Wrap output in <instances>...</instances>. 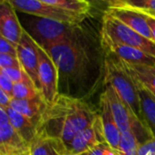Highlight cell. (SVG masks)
<instances>
[{
	"label": "cell",
	"mask_w": 155,
	"mask_h": 155,
	"mask_svg": "<svg viewBox=\"0 0 155 155\" xmlns=\"http://www.w3.org/2000/svg\"><path fill=\"white\" fill-rule=\"evenodd\" d=\"M98 116L99 111L83 100L59 93L52 104L47 105L38 124V134L60 140L67 147Z\"/></svg>",
	"instance_id": "obj_1"
},
{
	"label": "cell",
	"mask_w": 155,
	"mask_h": 155,
	"mask_svg": "<svg viewBox=\"0 0 155 155\" xmlns=\"http://www.w3.org/2000/svg\"><path fill=\"white\" fill-rule=\"evenodd\" d=\"M41 48L55 63L59 81L64 80L76 82L88 76L91 67V58L81 32Z\"/></svg>",
	"instance_id": "obj_2"
},
{
	"label": "cell",
	"mask_w": 155,
	"mask_h": 155,
	"mask_svg": "<svg viewBox=\"0 0 155 155\" xmlns=\"http://www.w3.org/2000/svg\"><path fill=\"white\" fill-rule=\"evenodd\" d=\"M23 29L40 47L70 38L81 32L80 25L18 12Z\"/></svg>",
	"instance_id": "obj_3"
},
{
	"label": "cell",
	"mask_w": 155,
	"mask_h": 155,
	"mask_svg": "<svg viewBox=\"0 0 155 155\" xmlns=\"http://www.w3.org/2000/svg\"><path fill=\"white\" fill-rule=\"evenodd\" d=\"M104 84L110 85L120 97L140 119V100L134 79L128 71L124 62L117 57L106 53L104 58Z\"/></svg>",
	"instance_id": "obj_4"
},
{
	"label": "cell",
	"mask_w": 155,
	"mask_h": 155,
	"mask_svg": "<svg viewBox=\"0 0 155 155\" xmlns=\"http://www.w3.org/2000/svg\"><path fill=\"white\" fill-rule=\"evenodd\" d=\"M101 42L125 45L139 48L155 57V43L137 33L117 18L104 12L101 26Z\"/></svg>",
	"instance_id": "obj_5"
},
{
	"label": "cell",
	"mask_w": 155,
	"mask_h": 155,
	"mask_svg": "<svg viewBox=\"0 0 155 155\" xmlns=\"http://www.w3.org/2000/svg\"><path fill=\"white\" fill-rule=\"evenodd\" d=\"M19 13L51 18L72 25H80L86 17L51 7L40 0H8Z\"/></svg>",
	"instance_id": "obj_6"
},
{
	"label": "cell",
	"mask_w": 155,
	"mask_h": 155,
	"mask_svg": "<svg viewBox=\"0 0 155 155\" xmlns=\"http://www.w3.org/2000/svg\"><path fill=\"white\" fill-rule=\"evenodd\" d=\"M38 54L39 91L45 102L49 105L52 104L59 95L58 71L51 58L39 45H38Z\"/></svg>",
	"instance_id": "obj_7"
},
{
	"label": "cell",
	"mask_w": 155,
	"mask_h": 155,
	"mask_svg": "<svg viewBox=\"0 0 155 155\" xmlns=\"http://www.w3.org/2000/svg\"><path fill=\"white\" fill-rule=\"evenodd\" d=\"M103 142L106 141L99 113L97 119L90 126L76 134V136L66 147V150L71 153L80 155Z\"/></svg>",
	"instance_id": "obj_8"
},
{
	"label": "cell",
	"mask_w": 155,
	"mask_h": 155,
	"mask_svg": "<svg viewBox=\"0 0 155 155\" xmlns=\"http://www.w3.org/2000/svg\"><path fill=\"white\" fill-rule=\"evenodd\" d=\"M17 57L19 60L21 68L26 71V73L29 76L37 88L39 90L38 73V45L25 30L19 43L17 45Z\"/></svg>",
	"instance_id": "obj_9"
},
{
	"label": "cell",
	"mask_w": 155,
	"mask_h": 155,
	"mask_svg": "<svg viewBox=\"0 0 155 155\" xmlns=\"http://www.w3.org/2000/svg\"><path fill=\"white\" fill-rule=\"evenodd\" d=\"M105 12L117 18L137 33L145 37L149 40L154 42L150 27L141 12L123 4L107 8Z\"/></svg>",
	"instance_id": "obj_10"
},
{
	"label": "cell",
	"mask_w": 155,
	"mask_h": 155,
	"mask_svg": "<svg viewBox=\"0 0 155 155\" xmlns=\"http://www.w3.org/2000/svg\"><path fill=\"white\" fill-rule=\"evenodd\" d=\"M23 33L17 10L9 1L5 0L0 4V34L17 47Z\"/></svg>",
	"instance_id": "obj_11"
},
{
	"label": "cell",
	"mask_w": 155,
	"mask_h": 155,
	"mask_svg": "<svg viewBox=\"0 0 155 155\" xmlns=\"http://www.w3.org/2000/svg\"><path fill=\"white\" fill-rule=\"evenodd\" d=\"M102 48L106 53H110L125 63L130 65L140 66H155V57L147 54L146 52L129 46L119 45L113 43L101 42Z\"/></svg>",
	"instance_id": "obj_12"
},
{
	"label": "cell",
	"mask_w": 155,
	"mask_h": 155,
	"mask_svg": "<svg viewBox=\"0 0 155 155\" xmlns=\"http://www.w3.org/2000/svg\"><path fill=\"white\" fill-rule=\"evenodd\" d=\"M100 117L102 124L103 134L105 141L113 149L119 150V145L120 141L121 132L114 120L110 104L102 93L100 98Z\"/></svg>",
	"instance_id": "obj_13"
},
{
	"label": "cell",
	"mask_w": 155,
	"mask_h": 155,
	"mask_svg": "<svg viewBox=\"0 0 155 155\" xmlns=\"http://www.w3.org/2000/svg\"><path fill=\"white\" fill-rule=\"evenodd\" d=\"M29 145L9 124L0 128V153L2 155H24Z\"/></svg>",
	"instance_id": "obj_14"
},
{
	"label": "cell",
	"mask_w": 155,
	"mask_h": 155,
	"mask_svg": "<svg viewBox=\"0 0 155 155\" xmlns=\"http://www.w3.org/2000/svg\"><path fill=\"white\" fill-rule=\"evenodd\" d=\"M137 89L140 100V120L145 124L153 139H155V97L137 81Z\"/></svg>",
	"instance_id": "obj_15"
},
{
	"label": "cell",
	"mask_w": 155,
	"mask_h": 155,
	"mask_svg": "<svg viewBox=\"0 0 155 155\" xmlns=\"http://www.w3.org/2000/svg\"><path fill=\"white\" fill-rule=\"evenodd\" d=\"M47 105L42 97L32 100H17L12 98L9 107L38 125Z\"/></svg>",
	"instance_id": "obj_16"
},
{
	"label": "cell",
	"mask_w": 155,
	"mask_h": 155,
	"mask_svg": "<svg viewBox=\"0 0 155 155\" xmlns=\"http://www.w3.org/2000/svg\"><path fill=\"white\" fill-rule=\"evenodd\" d=\"M6 110L9 117L10 125L29 145L38 134V125L28 118L14 110L11 107H8Z\"/></svg>",
	"instance_id": "obj_17"
},
{
	"label": "cell",
	"mask_w": 155,
	"mask_h": 155,
	"mask_svg": "<svg viewBox=\"0 0 155 155\" xmlns=\"http://www.w3.org/2000/svg\"><path fill=\"white\" fill-rule=\"evenodd\" d=\"M124 64L134 81L142 85L155 96V66L130 65L125 62Z\"/></svg>",
	"instance_id": "obj_18"
},
{
	"label": "cell",
	"mask_w": 155,
	"mask_h": 155,
	"mask_svg": "<svg viewBox=\"0 0 155 155\" xmlns=\"http://www.w3.org/2000/svg\"><path fill=\"white\" fill-rule=\"evenodd\" d=\"M62 145L64 144L60 140L37 134L36 138L29 144L28 152L29 155H55L58 149Z\"/></svg>",
	"instance_id": "obj_19"
},
{
	"label": "cell",
	"mask_w": 155,
	"mask_h": 155,
	"mask_svg": "<svg viewBox=\"0 0 155 155\" xmlns=\"http://www.w3.org/2000/svg\"><path fill=\"white\" fill-rule=\"evenodd\" d=\"M40 1L56 8L83 17H87L91 10L90 2H85L82 0H40Z\"/></svg>",
	"instance_id": "obj_20"
},
{
	"label": "cell",
	"mask_w": 155,
	"mask_h": 155,
	"mask_svg": "<svg viewBox=\"0 0 155 155\" xmlns=\"http://www.w3.org/2000/svg\"><path fill=\"white\" fill-rule=\"evenodd\" d=\"M42 97L40 91L33 81L14 83L12 98L17 100H32Z\"/></svg>",
	"instance_id": "obj_21"
},
{
	"label": "cell",
	"mask_w": 155,
	"mask_h": 155,
	"mask_svg": "<svg viewBox=\"0 0 155 155\" xmlns=\"http://www.w3.org/2000/svg\"><path fill=\"white\" fill-rule=\"evenodd\" d=\"M122 4L155 18V0H124Z\"/></svg>",
	"instance_id": "obj_22"
},
{
	"label": "cell",
	"mask_w": 155,
	"mask_h": 155,
	"mask_svg": "<svg viewBox=\"0 0 155 155\" xmlns=\"http://www.w3.org/2000/svg\"><path fill=\"white\" fill-rule=\"evenodd\" d=\"M1 70L8 77L13 83H18L23 81H32L29 76L22 68H1Z\"/></svg>",
	"instance_id": "obj_23"
},
{
	"label": "cell",
	"mask_w": 155,
	"mask_h": 155,
	"mask_svg": "<svg viewBox=\"0 0 155 155\" xmlns=\"http://www.w3.org/2000/svg\"><path fill=\"white\" fill-rule=\"evenodd\" d=\"M7 68H21L17 56L0 53V69Z\"/></svg>",
	"instance_id": "obj_24"
},
{
	"label": "cell",
	"mask_w": 155,
	"mask_h": 155,
	"mask_svg": "<svg viewBox=\"0 0 155 155\" xmlns=\"http://www.w3.org/2000/svg\"><path fill=\"white\" fill-rule=\"evenodd\" d=\"M0 53L17 56V47L0 34Z\"/></svg>",
	"instance_id": "obj_25"
},
{
	"label": "cell",
	"mask_w": 155,
	"mask_h": 155,
	"mask_svg": "<svg viewBox=\"0 0 155 155\" xmlns=\"http://www.w3.org/2000/svg\"><path fill=\"white\" fill-rule=\"evenodd\" d=\"M137 155H155V139H150L140 144Z\"/></svg>",
	"instance_id": "obj_26"
},
{
	"label": "cell",
	"mask_w": 155,
	"mask_h": 155,
	"mask_svg": "<svg viewBox=\"0 0 155 155\" xmlns=\"http://www.w3.org/2000/svg\"><path fill=\"white\" fill-rule=\"evenodd\" d=\"M13 86L14 83L8 79V77L0 69V87H1L11 98L13 92Z\"/></svg>",
	"instance_id": "obj_27"
},
{
	"label": "cell",
	"mask_w": 155,
	"mask_h": 155,
	"mask_svg": "<svg viewBox=\"0 0 155 155\" xmlns=\"http://www.w3.org/2000/svg\"><path fill=\"white\" fill-rule=\"evenodd\" d=\"M9 124L10 122H9V117H8V111L6 108L0 105V128L6 127Z\"/></svg>",
	"instance_id": "obj_28"
},
{
	"label": "cell",
	"mask_w": 155,
	"mask_h": 155,
	"mask_svg": "<svg viewBox=\"0 0 155 155\" xmlns=\"http://www.w3.org/2000/svg\"><path fill=\"white\" fill-rule=\"evenodd\" d=\"M11 97L0 87V105L4 108H8L10 105V101H11Z\"/></svg>",
	"instance_id": "obj_29"
},
{
	"label": "cell",
	"mask_w": 155,
	"mask_h": 155,
	"mask_svg": "<svg viewBox=\"0 0 155 155\" xmlns=\"http://www.w3.org/2000/svg\"><path fill=\"white\" fill-rule=\"evenodd\" d=\"M136 10H137V9H136ZM138 11H139V10H138ZM140 12H141V11H140ZM141 13L144 15V17H145V18H146V21H147V23H148V25H149V27H150V31H151V34H152L154 42H155V18L152 17L151 15L148 14V13H144V12H141Z\"/></svg>",
	"instance_id": "obj_30"
},
{
	"label": "cell",
	"mask_w": 155,
	"mask_h": 155,
	"mask_svg": "<svg viewBox=\"0 0 155 155\" xmlns=\"http://www.w3.org/2000/svg\"><path fill=\"white\" fill-rule=\"evenodd\" d=\"M98 1L106 3L108 5V8H110V7H113V6L122 4L124 2V0H98Z\"/></svg>",
	"instance_id": "obj_31"
},
{
	"label": "cell",
	"mask_w": 155,
	"mask_h": 155,
	"mask_svg": "<svg viewBox=\"0 0 155 155\" xmlns=\"http://www.w3.org/2000/svg\"><path fill=\"white\" fill-rule=\"evenodd\" d=\"M65 150H66V147H65L64 145H62V146H60V147L58 149V150H57V152H56L55 155H62V153H63Z\"/></svg>",
	"instance_id": "obj_32"
},
{
	"label": "cell",
	"mask_w": 155,
	"mask_h": 155,
	"mask_svg": "<svg viewBox=\"0 0 155 155\" xmlns=\"http://www.w3.org/2000/svg\"><path fill=\"white\" fill-rule=\"evenodd\" d=\"M62 155H78V154H74V153H71V152H69V151H68L67 150L62 153Z\"/></svg>",
	"instance_id": "obj_33"
},
{
	"label": "cell",
	"mask_w": 155,
	"mask_h": 155,
	"mask_svg": "<svg viewBox=\"0 0 155 155\" xmlns=\"http://www.w3.org/2000/svg\"><path fill=\"white\" fill-rule=\"evenodd\" d=\"M5 1V0H0V4H1V3H3Z\"/></svg>",
	"instance_id": "obj_34"
},
{
	"label": "cell",
	"mask_w": 155,
	"mask_h": 155,
	"mask_svg": "<svg viewBox=\"0 0 155 155\" xmlns=\"http://www.w3.org/2000/svg\"><path fill=\"white\" fill-rule=\"evenodd\" d=\"M82 1H85V2H89V0H82Z\"/></svg>",
	"instance_id": "obj_35"
},
{
	"label": "cell",
	"mask_w": 155,
	"mask_h": 155,
	"mask_svg": "<svg viewBox=\"0 0 155 155\" xmlns=\"http://www.w3.org/2000/svg\"><path fill=\"white\" fill-rule=\"evenodd\" d=\"M24 155H29V152H27L26 154H24Z\"/></svg>",
	"instance_id": "obj_36"
},
{
	"label": "cell",
	"mask_w": 155,
	"mask_h": 155,
	"mask_svg": "<svg viewBox=\"0 0 155 155\" xmlns=\"http://www.w3.org/2000/svg\"><path fill=\"white\" fill-rule=\"evenodd\" d=\"M0 155H2V154H1V153H0Z\"/></svg>",
	"instance_id": "obj_37"
},
{
	"label": "cell",
	"mask_w": 155,
	"mask_h": 155,
	"mask_svg": "<svg viewBox=\"0 0 155 155\" xmlns=\"http://www.w3.org/2000/svg\"><path fill=\"white\" fill-rule=\"evenodd\" d=\"M153 96H154V95H153ZM154 97H155V96H154Z\"/></svg>",
	"instance_id": "obj_38"
}]
</instances>
